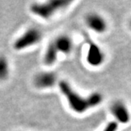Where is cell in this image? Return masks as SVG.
Here are the masks:
<instances>
[{
	"label": "cell",
	"mask_w": 131,
	"mask_h": 131,
	"mask_svg": "<svg viewBox=\"0 0 131 131\" xmlns=\"http://www.w3.org/2000/svg\"><path fill=\"white\" fill-rule=\"evenodd\" d=\"M59 86L61 92L67 98L70 108L77 113H83L89 108L99 105L103 100L102 95L98 92L92 93L86 98L82 97L66 81H60Z\"/></svg>",
	"instance_id": "obj_1"
},
{
	"label": "cell",
	"mask_w": 131,
	"mask_h": 131,
	"mask_svg": "<svg viewBox=\"0 0 131 131\" xmlns=\"http://www.w3.org/2000/svg\"><path fill=\"white\" fill-rule=\"evenodd\" d=\"M69 4L70 2L66 0H49L43 3H34L31 4L29 10L35 16L48 20L56 12L67 7Z\"/></svg>",
	"instance_id": "obj_2"
},
{
	"label": "cell",
	"mask_w": 131,
	"mask_h": 131,
	"mask_svg": "<svg viewBox=\"0 0 131 131\" xmlns=\"http://www.w3.org/2000/svg\"><path fill=\"white\" fill-rule=\"evenodd\" d=\"M42 37L43 34L40 30L36 28H30L14 42L13 48L16 51L25 50L40 42Z\"/></svg>",
	"instance_id": "obj_3"
},
{
	"label": "cell",
	"mask_w": 131,
	"mask_h": 131,
	"mask_svg": "<svg viewBox=\"0 0 131 131\" xmlns=\"http://www.w3.org/2000/svg\"><path fill=\"white\" fill-rule=\"evenodd\" d=\"M33 81L35 86L38 89L51 88L57 82V75L54 72H41L36 74Z\"/></svg>",
	"instance_id": "obj_4"
},
{
	"label": "cell",
	"mask_w": 131,
	"mask_h": 131,
	"mask_svg": "<svg viewBox=\"0 0 131 131\" xmlns=\"http://www.w3.org/2000/svg\"><path fill=\"white\" fill-rule=\"evenodd\" d=\"M104 54L99 46L92 41L89 42V51L87 54V61L93 67H98L104 62Z\"/></svg>",
	"instance_id": "obj_5"
},
{
	"label": "cell",
	"mask_w": 131,
	"mask_h": 131,
	"mask_svg": "<svg viewBox=\"0 0 131 131\" xmlns=\"http://www.w3.org/2000/svg\"><path fill=\"white\" fill-rule=\"evenodd\" d=\"M88 26L96 32H104L107 29V24L102 17L96 14H91L86 18Z\"/></svg>",
	"instance_id": "obj_6"
},
{
	"label": "cell",
	"mask_w": 131,
	"mask_h": 131,
	"mask_svg": "<svg viewBox=\"0 0 131 131\" xmlns=\"http://www.w3.org/2000/svg\"><path fill=\"white\" fill-rule=\"evenodd\" d=\"M112 113L115 116L117 120L122 123H129L130 116L129 111L127 110L125 104L122 102H115L111 107Z\"/></svg>",
	"instance_id": "obj_7"
},
{
	"label": "cell",
	"mask_w": 131,
	"mask_h": 131,
	"mask_svg": "<svg viewBox=\"0 0 131 131\" xmlns=\"http://www.w3.org/2000/svg\"><path fill=\"white\" fill-rule=\"evenodd\" d=\"M53 43L59 53L61 52L63 54H69L72 51L73 42L68 36H59L54 40H53Z\"/></svg>",
	"instance_id": "obj_8"
},
{
	"label": "cell",
	"mask_w": 131,
	"mask_h": 131,
	"mask_svg": "<svg viewBox=\"0 0 131 131\" xmlns=\"http://www.w3.org/2000/svg\"><path fill=\"white\" fill-rule=\"evenodd\" d=\"M59 51L56 49L53 41L50 42L45 50L43 55V62L47 66H52L57 60Z\"/></svg>",
	"instance_id": "obj_9"
},
{
	"label": "cell",
	"mask_w": 131,
	"mask_h": 131,
	"mask_svg": "<svg viewBox=\"0 0 131 131\" xmlns=\"http://www.w3.org/2000/svg\"><path fill=\"white\" fill-rule=\"evenodd\" d=\"M10 74V63L5 55L0 54V81H5Z\"/></svg>",
	"instance_id": "obj_10"
},
{
	"label": "cell",
	"mask_w": 131,
	"mask_h": 131,
	"mask_svg": "<svg viewBox=\"0 0 131 131\" xmlns=\"http://www.w3.org/2000/svg\"><path fill=\"white\" fill-rule=\"evenodd\" d=\"M117 129H118V124L115 122H111V123H110L106 126L104 131H116Z\"/></svg>",
	"instance_id": "obj_11"
},
{
	"label": "cell",
	"mask_w": 131,
	"mask_h": 131,
	"mask_svg": "<svg viewBox=\"0 0 131 131\" xmlns=\"http://www.w3.org/2000/svg\"><path fill=\"white\" fill-rule=\"evenodd\" d=\"M130 26H131V21H130Z\"/></svg>",
	"instance_id": "obj_12"
}]
</instances>
